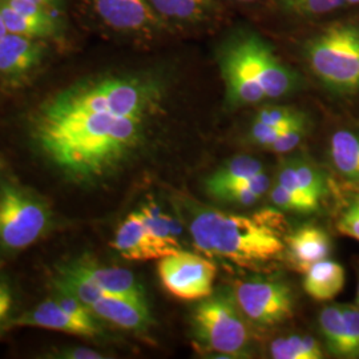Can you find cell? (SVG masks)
I'll return each mask as SVG.
<instances>
[{
  "instance_id": "1",
  "label": "cell",
  "mask_w": 359,
  "mask_h": 359,
  "mask_svg": "<svg viewBox=\"0 0 359 359\" xmlns=\"http://www.w3.org/2000/svg\"><path fill=\"white\" fill-rule=\"evenodd\" d=\"M35 135L43 152L60 169L80 179H95L137 147L142 118L43 108Z\"/></svg>"
},
{
  "instance_id": "2",
  "label": "cell",
  "mask_w": 359,
  "mask_h": 359,
  "mask_svg": "<svg viewBox=\"0 0 359 359\" xmlns=\"http://www.w3.org/2000/svg\"><path fill=\"white\" fill-rule=\"evenodd\" d=\"M189 231L200 252L241 268H264L285 253L283 219L273 210L248 217L203 209L194 215Z\"/></svg>"
},
{
  "instance_id": "3",
  "label": "cell",
  "mask_w": 359,
  "mask_h": 359,
  "mask_svg": "<svg viewBox=\"0 0 359 359\" xmlns=\"http://www.w3.org/2000/svg\"><path fill=\"white\" fill-rule=\"evenodd\" d=\"M192 330L196 344L205 351L226 358L241 357L250 346V330L234 293L228 289L213 292L194 308Z\"/></svg>"
},
{
  "instance_id": "4",
  "label": "cell",
  "mask_w": 359,
  "mask_h": 359,
  "mask_svg": "<svg viewBox=\"0 0 359 359\" xmlns=\"http://www.w3.org/2000/svg\"><path fill=\"white\" fill-rule=\"evenodd\" d=\"M309 65L317 77L332 90H359V29L335 25L309 41Z\"/></svg>"
},
{
  "instance_id": "5",
  "label": "cell",
  "mask_w": 359,
  "mask_h": 359,
  "mask_svg": "<svg viewBox=\"0 0 359 359\" xmlns=\"http://www.w3.org/2000/svg\"><path fill=\"white\" fill-rule=\"evenodd\" d=\"M48 212L35 197L7 185L0 196V244L7 249H25L46 231Z\"/></svg>"
},
{
  "instance_id": "6",
  "label": "cell",
  "mask_w": 359,
  "mask_h": 359,
  "mask_svg": "<svg viewBox=\"0 0 359 359\" xmlns=\"http://www.w3.org/2000/svg\"><path fill=\"white\" fill-rule=\"evenodd\" d=\"M158 277L169 294L184 301H198L213 293L216 266L204 257L180 250L160 258Z\"/></svg>"
},
{
  "instance_id": "7",
  "label": "cell",
  "mask_w": 359,
  "mask_h": 359,
  "mask_svg": "<svg viewBox=\"0 0 359 359\" xmlns=\"http://www.w3.org/2000/svg\"><path fill=\"white\" fill-rule=\"evenodd\" d=\"M234 298L249 321L258 326H276L293 314L290 287L278 280L255 278L236 285Z\"/></svg>"
},
{
  "instance_id": "8",
  "label": "cell",
  "mask_w": 359,
  "mask_h": 359,
  "mask_svg": "<svg viewBox=\"0 0 359 359\" xmlns=\"http://www.w3.org/2000/svg\"><path fill=\"white\" fill-rule=\"evenodd\" d=\"M233 40L266 97L280 99L298 87L297 75L283 65L262 39L253 34H243Z\"/></svg>"
},
{
  "instance_id": "9",
  "label": "cell",
  "mask_w": 359,
  "mask_h": 359,
  "mask_svg": "<svg viewBox=\"0 0 359 359\" xmlns=\"http://www.w3.org/2000/svg\"><path fill=\"white\" fill-rule=\"evenodd\" d=\"M111 245L120 256L129 261H149L177 253L148 231L139 212L130 213L118 225Z\"/></svg>"
},
{
  "instance_id": "10",
  "label": "cell",
  "mask_w": 359,
  "mask_h": 359,
  "mask_svg": "<svg viewBox=\"0 0 359 359\" xmlns=\"http://www.w3.org/2000/svg\"><path fill=\"white\" fill-rule=\"evenodd\" d=\"M219 68L225 81L226 96L231 104L246 105L268 99L233 39L224 46L221 51Z\"/></svg>"
},
{
  "instance_id": "11",
  "label": "cell",
  "mask_w": 359,
  "mask_h": 359,
  "mask_svg": "<svg viewBox=\"0 0 359 359\" xmlns=\"http://www.w3.org/2000/svg\"><path fill=\"white\" fill-rule=\"evenodd\" d=\"M108 114L142 118L154 104L152 90L133 79H107L99 81Z\"/></svg>"
},
{
  "instance_id": "12",
  "label": "cell",
  "mask_w": 359,
  "mask_h": 359,
  "mask_svg": "<svg viewBox=\"0 0 359 359\" xmlns=\"http://www.w3.org/2000/svg\"><path fill=\"white\" fill-rule=\"evenodd\" d=\"M65 268L97 286L105 295H116L145 301L140 283L127 269L103 266L90 258H80L65 264Z\"/></svg>"
},
{
  "instance_id": "13",
  "label": "cell",
  "mask_w": 359,
  "mask_h": 359,
  "mask_svg": "<svg viewBox=\"0 0 359 359\" xmlns=\"http://www.w3.org/2000/svg\"><path fill=\"white\" fill-rule=\"evenodd\" d=\"M327 233L313 225L298 228L285 237V250L290 265L297 271L306 273L314 264L326 259L330 253Z\"/></svg>"
},
{
  "instance_id": "14",
  "label": "cell",
  "mask_w": 359,
  "mask_h": 359,
  "mask_svg": "<svg viewBox=\"0 0 359 359\" xmlns=\"http://www.w3.org/2000/svg\"><path fill=\"white\" fill-rule=\"evenodd\" d=\"M92 314L126 330H144L151 323L147 301L104 295L90 306Z\"/></svg>"
},
{
  "instance_id": "15",
  "label": "cell",
  "mask_w": 359,
  "mask_h": 359,
  "mask_svg": "<svg viewBox=\"0 0 359 359\" xmlns=\"http://www.w3.org/2000/svg\"><path fill=\"white\" fill-rule=\"evenodd\" d=\"M96 11L108 26L136 31L156 22L149 0H95Z\"/></svg>"
},
{
  "instance_id": "16",
  "label": "cell",
  "mask_w": 359,
  "mask_h": 359,
  "mask_svg": "<svg viewBox=\"0 0 359 359\" xmlns=\"http://www.w3.org/2000/svg\"><path fill=\"white\" fill-rule=\"evenodd\" d=\"M16 323L20 326H35L83 337H93L99 333L96 325H88L79 321L75 317L68 314L65 309L56 302L55 298L47 299L46 302L40 304L38 308L34 309L32 311H28L23 317H20Z\"/></svg>"
},
{
  "instance_id": "17",
  "label": "cell",
  "mask_w": 359,
  "mask_h": 359,
  "mask_svg": "<svg viewBox=\"0 0 359 359\" xmlns=\"http://www.w3.org/2000/svg\"><path fill=\"white\" fill-rule=\"evenodd\" d=\"M41 46L35 39L7 34L0 40V74L20 75L39 65Z\"/></svg>"
},
{
  "instance_id": "18",
  "label": "cell",
  "mask_w": 359,
  "mask_h": 359,
  "mask_svg": "<svg viewBox=\"0 0 359 359\" xmlns=\"http://www.w3.org/2000/svg\"><path fill=\"white\" fill-rule=\"evenodd\" d=\"M344 286L345 269L335 261L322 259L305 273L304 289L316 301H332Z\"/></svg>"
},
{
  "instance_id": "19",
  "label": "cell",
  "mask_w": 359,
  "mask_h": 359,
  "mask_svg": "<svg viewBox=\"0 0 359 359\" xmlns=\"http://www.w3.org/2000/svg\"><path fill=\"white\" fill-rule=\"evenodd\" d=\"M278 184L290 191L309 194L320 201L327 192L321 172L304 161H290L286 164L280 170Z\"/></svg>"
},
{
  "instance_id": "20",
  "label": "cell",
  "mask_w": 359,
  "mask_h": 359,
  "mask_svg": "<svg viewBox=\"0 0 359 359\" xmlns=\"http://www.w3.org/2000/svg\"><path fill=\"white\" fill-rule=\"evenodd\" d=\"M330 156L342 176L359 182V135L350 130L335 132L330 140Z\"/></svg>"
},
{
  "instance_id": "21",
  "label": "cell",
  "mask_w": 359,
  "mask_h": 359,
  "mask_svg": "<svg viewBox=\"0 0 359 359\" xmlns=\"http://www.w3.org/2000/svg\"><path fill=\"white\" fill-rule=\"evenodd\" d=\"M318 322L329 353L346 358V325L342 305H329L322 309Z\"/></svg>"
},
{
  "instance_id": "22",
  "label": "cell",
  "mask_w": 359,
  "mask_h": 359,
  "mask_svg": "<svg viewBox=\"0 0 359 359\" xmlns=\"http://www.w3.org/2000/svg\"><path fill=\"white\" fill-rule=\"evenodd\" d=\"M270 354L276 359H321V346L317 339L309 335H290L277 338L271 342Z\"/></svg>"
},
{
  "instance_id": "23",
  "label": "cell",
  "mask_w": 359,
  "mask_h": 359,
  "mask_svg": "<svg viewBox=\"0 0 359 359\" xmlns=\"http://www.w3.org/2000/svg\"><path fill=\"white\" fill-rule=\"evenodd\" d=\"M142 221L148 231L154 234L157 240L170 246L175 250H181L179 243V224L164 213L156 204H147L139 210Z\"/></svg>"
},
{
  "instance_id": "24",
  "label": "cell",
  "mask_w": 359,
  "mask_h": 359,
  "mask_svg": "<svg viewBox=\"0 0 359 359\" xmlns=\"http://www.w3.org/2000/svg\"><path fill=\"white\" fill-rule=\"evenodd\" d=\"M52 283L57 293L75 297L88 308L105 295L97 286L76 273L67 269L65 265L57 269V276L52 280Z\"/></svg>"
},
{
  "instance_id": "25",
  "label": "cell",
  "mask_w": 359,
  "mask_h": 359,
  "mask_svg": "<svg viewBox=\"0 0 359 359\" xmlns=\"http://www.w3.org/2000/svg\"><path fill=\"white\" fill-rule=\"evenodd\" d=\"M0 13L10 34L31 39L47 38L55 34V22H41L23 16L6 1H0Z\"/></svg>"
},
{
  "instance_id": "26",
  "label": "cell",
  "mask_w": 359,
  "mask_h": 359,
  "mask_svg": "<svg viewBox=\"0 0 359 359\" xmlns=\"http://www.w3.org/2000/svg\"><path fill=\"white\" fill-rule=\"evenodd\" d=\"M154 11L167 18L182 20V22H197L205 18L209 13L210 0H149Z\"/></svg>"
},
{
  "instance_id": "27",
  "label": "cell",
  "mask_w": 359,
  "mask_h": 359,
  "mask_svg": "<svg viewBox=\"0 0 359 359\" xmlns=\"http://www.w3.org/2000/svg\"><path fill=\"white\" fill-rule=\"evenodd\" d=\"M264 172V167L259 160L249 157V156H238L231 158V161L225 163L221 168L208 177L205 181L206 191L222 185L225 182L234 180L245 179L257 173Z\"/></svg>"
},
{
  "instance_id": "28",
  "label": "cell",
  "mask_w": 359,
  "mask_h": 359,
  "mask_svg": "<svg viewBox=\"0 0 359 359\" xmlns=\"http://www.w3.org/2000/svg\"><path fill=\"white\" fill-rule=\"evenodd\" d=\"M271 203L277 208L290 212H299V213H311L320 208L321 201L305 194V193L294 192L283 187L277 182L270 193Z\"/></svg>"
},
{
  "instance_id": "29",
  "label": "cell",
  "mask_w": 359,
  "mask_h": 359,
  "mask_svg": "<svg viewBox=\"0 0 359 359\" xmlns=\"http://www.w3.org/2000/svg\"><path fill=\"white\" fill-rule=\"evenodd\" d=\"M335 225L339 233L359 241V192L350 193L341 203Z\"/></svg>"
},
{
  "instance_id": "30",
  "label": "cell",
  "mask_w": 359,
  "mask_h": 359,
  "mask_svg": "<svg viewBox=\"0 0 359 359\" xmlns=\"http://www.w3.org/2000/svg\"><path fill=\"white\" fill-rule=\"evenodd\" d=\"M283 6L302 16H318L333 13L342 7L345 0H281Z\"/></svg>"
},
{
  "instance_id": "31",
  "label": "cell",
  "mask_w": 359,
  "mask_h": 359,
  "mask_svg": "<svg viewBox=\"0 0 359 359\" xmlns=\"http://www.w3.org/2000/svg\"><path fill=\"white\" fill-rule=\"evenodd\" d=\"M346 325V358H359V309L342 305Z\"/></svg>"
},
{
  "instance_id": "32",
  "label": "cell",
  "mask_w": 359,
  "mask_h": 359,
  "mask_svg": "<svg viewBox=\"0 0 359 359\" xmlns=\"http://www.w3.org/2000/svg\"><path fill=\"white\" fill-rule=\"evenodd\" d=\"M305 118L301 112L289 107H269L258 112L256 120L269 126H287Z\"/></svg>"
},
{
  "instance_id": "33",
  "label": "cell",
  "mask_w": 359,
  "mask_h": 359,
  "mask_svg": "<svg viewBox=\"0 0 359 359\" xmlns=\"http://www.w3.org/2000/svg\"><path fill=\"white\" fill-rule=\"evenodd\" d=\"M302 120H305V118H302ZM302 120H299V121H302ZM297 123L287 124V126H269V124H265V123L255 120L252 129H250L252 142H256L261 147L269 148L271 144L277 142L287 129L293 127Z\"/></svg>"
},
{
  "instance_id": "34",
  "label": "cell",
  "mask_w": 359,
  "mask_h": 359,
  "mask_svg": "<svg viewBox=\"0 0 359 359\" xmlns=\"http://www.w3.org/2000/svg\"><path fill=\"white\" fill-rule=\"evenodd\" d=\"M305 130H306V118L302 121H298L293 127L287 129L277 142L270 145V151L274 154L290 152L301 142L305 135Z\"/></svg>"
},
{
  "instance_id": "35",
  "label": "cell",
  "mask_w": 359,
  "mask_h": 359,
  "mask_svg": "<svg viewBox=\"0 0 359 359\" xmlns=\"http://www.w3.org/2000/svg\"><path fill=\"white\" fill-rule=\"evenodd\" d=\"M215 198L219 201L236 204V205L249 206L256 204L257 201L262 197L259 193L250 189V188H231V189H222L219 192L213 194Z\"/></svg>"
},
{
  "instance_id": "36",
  "label": "cell",
  "mask_w": 359,
  "mask_h": 359,
  "mask_svg": "<svg viewBox=\"0 0 359 359\" xmlns=\"http://www.w3.org/2000/svg\"><path fill=\"white\" fill-rule=\"evenodd\" d=\"M6 3L16 13L41 22H53L51 16L44 10V6L36 4L29 0H6Z\"/></svg>"
},
{
  "instance_id": "37",
  "label": "cell",
  "mask_w": 359,
  "mask_h": 359,
  "mask_svg": "<svg viewBox=\"0 0 359 359\" xmlns=\"http://www.w3.org/2000/svg\"><path fill=\"white\" fill-rule=\"evenodd\" d=\"M11 305H13V299H11L10 290L7 289L4 283L0 281V323L7 317L8 311L11 310Z\"/></svg>"
},
{
  "instance_id": "38",
  "label": "cell",
  "mask_w": 359,
  "mask_h": 359,
  "mask_svg": "<svg viewBox=\"0 0 359 359\" xmlns=\"http://www.w3.org/2000/svg\"><path fill=\"white\" fill-rule=\"evenodd\" d=\"M62 357L75 359L103 358V355H100L99 353H96L93 350H88V348H75V350L63 351Z\"/></svg>"
},
{
  "instance_id": "39",
  "label": "cell",
  "mask_w": 359,
  "mask_h": 359,
  "mask_svg": "<svg viewBox=\"0 0 359 359\" xmlns=\"http://www.w3.org/2000/svg\"><path fill=\"white\" fill-rule=\"evenodd\" d=\"M7 34H8V31H7V28H6L3 16H1V13H0V40L4 38Z\"/></svg>"
},
{
  "instance_id": "40",
  "label": "cell",
  "mask_w": 359,
  "mask_h": 359,
  "mask_svg": "<svg viewBox=\"0 0 359 359\" xmlns=\"http://www.w3.org/2000/svg\"><path fill=\"white\" fill-rule=\"evenodd\" d=\"M29 1H34V3H36V4H40V6H46V4L51 3L53 0H29Z\"/></svg>"
},
{
  "instance_id": "41",
  "label": "cell",
  "mask_w": 359,
  "mask_h": 359,
  "mask_svg": "<svg viewBox=\"0 0 359 359\" xmlns=\"http://www.w3.org/2000/svg\"><path fill=\"white\" fill-rule=\"evenodd\" d=\"M345 4H359V0H345Z\"/></svg>"
},
{
  "instance_id": "42",
  "label": "cell",
  "mask_w": 359,
  "mask_h": 359,
  "mask_svg": "<svg viewBox=\"0 0 359 359\" xmlns=\"http://www.w3.org/2000/svg\"><path fill=\"white\" fill-rule=\"evenodd\" d=\"M357 308L359 309V281H358V289H357V305H355Z\"/></svg>"
},
{
  "instance_id": "43",
  "label": "cell",
  "mask_w": 359,
  "mask_h": 359,
  "mask_svg": "<svg viewBox=\"0 0 359 359\" xmlns=\"http://www.w3.org/2000/svg\"><path fill=\"white\" fill-rule=\"evenodd\" d=\"M237 1H246L248 3V1H255V0H237Z\"/></svg>"
}]
</instances>
